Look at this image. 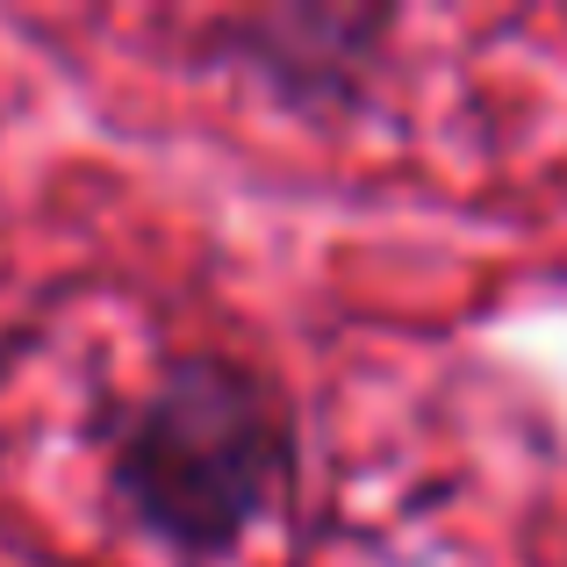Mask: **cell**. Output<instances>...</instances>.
<instances>
[{
  "label": "cell",
  "instance_id": "7a4b0ae2",
  "mask_svg": "<svg viewBox=\"0 0 567 567\" xmlns=\"http://www.w3.org/2000/svg\"><path fill=\"white\" fill-rule=\"evenodd\" d=\"M395 37V8H259L216 22V43L245 80H259L280 109L352 115L381 80V43Z\"/></svg>",
  "mask_w": 567,
  "mask_h": 567
},
{
  "label": "cell",
  "instance_id": "6da1fadb",
  "mask_svg": "<svg viewBox=\"0 0 567 567\" xmlns=\"http://www.w3.org/2000/svg\"><path fill=\"white\" fill-rule=\"evenodd\" d=\"M295 402L223 346L166 352L109 424V496L173 560H223L295 488Z\"/></svg>",
  "mask_w": 567,
  "mask_h": 567
}]
</instances>
